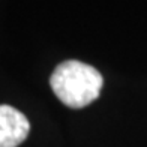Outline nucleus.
Wrapping results in <instances>:
<instances>
[{"instance_id": "1", "label": "nucleus", "mask_w": 147, "mask_h": 147, "mask_svg": "<svg viewBox=\"0 0 147 147\" xmlns=\"http://www.w3.org/2000/svg\"><path fill=\"white\" fill-rule=\"evenodd\" d=\"M102 84L104 78L99 71L78 60H66L57 65L50 78L54 95L69 108H83L96 101Z\"/></svg>"}, {"instance_id": "2", "label": "nucleus", "mask_w": 147, "mask_h": 147, "mask_svg": "<svg viewBox=\"0 0 147 147\" xmlns=\"http://www.w3.org/2000/svg\"><path fill=\"white\" fill-rule=\"evenodd\" d=\"M30 123L21 111L0 105V147H18L29 135Z\"/></svg>"}]
</instances>
